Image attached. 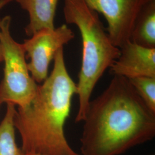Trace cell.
Returning a JSON list of instances; mask_svg holds the SVG:
<instances>
[{
  "label": "cell",
  "instance_id": "cell-4",
  "mask_svg": "<svg viewBox=\"0 0 155 155\" xmlns=\"http://www.w3.org/2000/svg\"><path fill=\"white\" fill-rule=\"evenodd\" d=\"M11 21L10 16L0 19V43L5 63L4 78L0 83V99L2 104L23 107L33 99L39 84L28 70L22 44L12 36Z\"/></svg>",
  "mask_w": 155,
  "mask_h": 155
},
{
  "label": "cell",
  "instance_id": "cell-6",
  "mask_svg": "<svg viewBox=\"0 0 155 155\" xmlns=\"http://www.w3.org/2000/svg\"><path fill=\"white\" fill-rule=\"evenodd\" d=\"M74 33L66 24L54 29H43L25 39L22 47L28 70L36 83H43L48 77L50 63L54 59L58 50L74 38Z\"/></svg>",
  "mask_w": 155,
  "mask_h": 155
},
{
  "label": "cell",
  "instance_id": "cell-14",
  "mask_svg": "<svg viewBox=\"0 0 155 155\" xmlns=\"http://www.w3.org/2000/svg\"><path fill=\"white\" fill-rule=\"evenodd\" d=\"M25 155H41L39 154H35V153H26Z\"/></svg>",
  "mask_w": 155,
  "mask_h": 155
},
{
  "label": "cell",
  "instance_id": "cell-5",
  "mask_svg": "<svg viewBox=\"0 0 155 155\" xmlns=\"http://www.w3.org/2000/svg\"><path fill=\"white\" fill-rule=\"evenodd\" d=\"M90 8L103 15L111 43L121 48L130 41L135 24L146 7L155 0H84Z\"/></svg>",
  "mask_w": 155,
  "mask_h": 155
},
{
  "label": "cell",
  "instance_id": "cell-9",
  "mask_svg": "<svg viewBox=\"0 0 155 155\" xmlns=\"http://www.w3.org/2000/svg\"><path fill=\"white\" fill-rule=\"evenodd\" d=\"M130 41L144 47L155 48V1L147 6L139 16Z\"/></svg>",
  "mask_w": 155,
  "mask_h": 155
},
{
  "label": "cell",
  "instance_id": "cell-10",
  "mask_svg": "<svg viewBox=\"0 0 155 155\" xmlns=\"http://www.w3.org/2000/svg\"><path fill=\"white\" fill-rule=\"evenodd\" d=\"M15 106L7 104L6 112L0 124V155H25L17 145L13 119Z\"/></svg>",
  "mask_w": 155,
  "mask_h": 155
},
{
  "label": "cell",
  "instance_id": "cell-1",
  "mask_svg": "<svg viewBox=\"0 0 155 155\" xmlns=\"http://www.w3.org/2000/svg\"><path fill=\"white\" fill-rule=\"evenodd\" d=\"M83 121L82 155H121L155 136V112L128 79L118 75L90 102Z\"/></svg>",
  "mask_w": 155,
  "mask_h": 155
},
{
  "label": "cell",
  "instance_id": "cell-12",
  "mask_svg": "<svg viewBox=\"0 0 155 155\" xmlns=\"http://www.w3.org/2000/svg\"><path fill=\"white\" fill-rule=\"evenodd\" d=\"M13 0H0V11L7 4L10 3Z\"/></svg>",
  "mask_w": 155,
  "mask_h": 155
},
{
  "label": "cell",
  "instance_id": "cell-7",
  "mask_svg": "<svg viewBox=\"0 0 155 155\" xmlns=\"http://www.w3.org/2000/svg\"><path fill=\"white\" fill-rule=\"evenodd\" d=\"M120 49V55L110 67L114 75L127 79L155 78V48L142 47L132 41Z\"/></svg>",
  "mask_w": 155,
  "mask_h": 155
},
{
  "label": "cell",
  "instance_id": "cell-15",
  "mask_svg": "<svg viewBox=\"0 0 155 155\" xmlns=\"http://www.w3.org/2000/svg\"><path fill=\"white\" fill-rule=\"evenodd\" d=\"M1 104H2V102H1V99H0V106H1Z\"/></svg>",
  "mask_w": 155,
  "mask_h": 155
},
{
  "label": "cell",
  "instance_id": "cell-11",
  "mask_svg": "<svg viewBox=\"0 0 155 155\" xmlns=\"http://www.w3.org/2000/svg\"><path fill=\"white\" fill-rule=\"evenodd\" d=\"M129 80L147 106L155 112V78L143 77Z\"/></svg>",
  "mask_w": 155,
  "mask_h": 155
},
{
  "label": "cell",
  "instance_id": "cell-13",
  "mask_svg": "<svg viewBox=\"0 0 155 155\" xmlns=\"http://www.w3.org/2000/svg\"><path fill=\"white\" fill-rule=\"evenodd\" d=\"M3 61H4V56H3V53H2V47H1V43H0V63Z\"/></svg>",
  "mask_w": 155,
  "mask_h": 155
},
{
  "label": "cell",
  "instance_id": "cell-3",
  "mask_svg": "<svg viewBox=\"0 0 155 155\" xmlns=\"http://www.w3.org/2000/svg\"><path fill=\"white\" fill-rule=\"evenodd\" d=\"M63 14L66 22L79 29L82 42V64L77 84V123L84 120L96 84L119 58L120 49L111 43L98 13L84 0H64Z\"/></svg>",
  "mask_w": 155,
  "mask_h": 155
},
{
  "label": "cell",
  "instance_id": "cell-8",
  "mask_svg": "<svg viewBox=\"0 0 155 155\" xmlns=\"http://www.w3.org/2000/svg\"><path fill=\"white\" fill-rule=\"evenodd\" d=\"M59 0H16L29 14V21L25 28L26 35L31 37L43 29H54V18Z\"/></svg>",
  "mask_w": 155,
  "mask_h": 155
},
{
  "label": "cell",
  "instance_id": "cell-2",
  "mask_svg": "<svg viewBox=\"0 0 155 155\" xmlns=\"http://www.w3.org/2000/svg\"><path fill=\"white\" fill-rule=\"evenodd\" d=\"M54 61L52 72L38 85L33 99L16 110L14 125L20 134L25 154L80 155L70 147L64 131L77 87L67 70L63 47Z\"/></svg>",
  "mask_w": 155,
  "mask_h": 155
},
{
  "label": "cell",
  "instance_id": "cell-16",
  "mask_svg": "<svg viewBox=\"0 0 155 155\" xmlns=\"http://www.w3.org/2000/svg\"></svg>",
  "mask_w": 155,
  "mask_h": 155
}]
</instances>
